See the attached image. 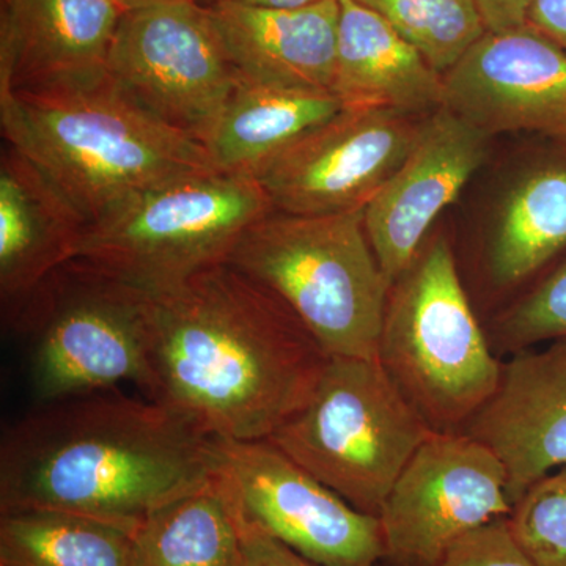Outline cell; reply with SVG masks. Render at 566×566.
<instances>
[{"mask_svg": "<svg viewBox=\"0 0 566 566\" xmlns=\"http://www.w3.org/2000/svg\"><path fill=\"white\" fill-rule=\"evenodd\" d=\"M329 356L274 296L230 263L156 297L151 400L221 441H264L296 415Z\"/></svg>", "mask_w": 566, "mask_h": 566, "instance_id": "obj_1", "label": "cell"}, {"mask_svg": "<svg viewBox=\"0 0 566 566\" xmlns=\"http://www.w3.org/2000/svg\"><path fill=\"white\" fill-rule=\"evenodd\" d=\"M219 442L158 400L99 392L43 405L3 436L0 512L54 510L136 532L216 474Z\"/></svg>", "mask_w": 566, "mask_h": 566, "instance_id": "obj_2", "label": "cell"}, {"mask_svg": "<svg viewBox=\"0 0 566 566\" xmlns=\"http://www.w3.org/2000/svg\"><path fill=\"white\" fill-rule=\"evenodd\" d=\"M0 125L91 222L156 182L218 169L203 144L142 109L109 74L0 92Z\"/></svg>", "mask_w": 566, "mask_h": 566, "instance_id": "obj_3", "label": "cell"}, {"mask_svg": "<svg viewBox=\"0 0 566 566\" xmlns=\"http://www.w3.org/2000/svg\"><path fill=\"white\" fill-rule=\"evenodd\" d=\"M364 211H271L245 230L227 260L273 293L329 357L378 359L390 285Z\"/></svg>", "mask_w": 566, "mask_h": 566, "instance_id": "obj_4", "label": "cell"}, {"mask_svg": "<svg viewBox=\"0 0 566 566\" xmlns=\"http://www.w3.org/2000/svg\"><path fill=\"white\" fill-rule=\"evenodd\" d=\"M271 211L252 175L186 174L148 186L93 219L76 259L159 297L227 263L245 230Z\"/></svg>", "mask_w": 566, "mask_h": 566, "instance_id": "obj_5", "label": "cell"}, {"mask_svg": "<svg viewBox=\"0 0 566 566\" xmlns=\"http://www.w3.org/2000/svg\"><path fill=\"white\" fill-rule=\"evenodd\" d=\"M378 360L434 431H464L497 392L504 364L476 322L446 238L423 244L390 286Z\"/></svg>", "mask_w": 566, "mask_h": 566, "instance_id": "obj_6", "label": "cell"}, {"mask_svg": "<svg viewBox=\"0 0 566 566\" xmlns=\"http://www.w3.org/2000/svg\"><path fill=\"white\" fill-rule=\"evenodd\" d=\"M156 297L76 259L48 279L10 329L28 337L41 405L134 382L150 392Z\"/></svg>", "mask_w": 566, "mask_h": 566, "instance_id": "obj_7", "label": "cell"}, {"mask_svg": "<svg viewBox=\"0 0 566 566\" xmlns=\"http://www.w3.org/2000/svg\"><path fill=\"white\" fill-rule=\"evenodd\" d=\"M433 431L378 359L329 357L307 403L266 441L354 509L379 517Z\"/></svg>", "mask_w": 566, "mask_h": 566, "instance_id": "obj_8", "label": "cell"}, {"mask_svg": "<svg viewBox=\"0 0 566 566\" xmlns=\"http://www.w3.org/2000/svg\"><path fill=\"white\" fill-rule=\"evenodd\" d=\"M107 74L132 102L207 147L237 82L210 10L148 0L122 18Z\"/></svg>", "mask_w": 566, "mask_h": 566, "instance_id": "obj_9", "label": "cell"}, {"mask_svg": "<svg viewBox=\"0 0 566 566\" xmlns=\"http://www.w3.org/2000/svg\"><path fill=\"white\" fill-rule=\"evenodd\" d=\"M216 476L245 527L316 565L386 560L381 520L354 509L266 439L219 442Z\"/></svg>", "mask_w": 566, "mask_h": 566, "instance_id": "obj_10", "label": "cell"}, {"mask_svg": "<svg viewBox=\"0 0 566 566\" xmlns=\"http://www.w3.org/2000/svg\"><path fill=\"white\" fill-rule=\"evenodd\" d=\"M501 458L464 431H433L387 495L386 560L436 566L465 535L512 512Z\"/></svg>", "mask_w": 566, "mask_h": 566, "instance_id": "obj_11", "label": "cell"}, {"mask_svg": "<svg viewBox=\"0 0 566 566\" xmlns=\"http://www.w3.org/2000/svg\"><path fill=\"white\" fill-rule=\"evenodd\" d=\"M424 117L344 107L256 175L275 211L338 214L367 207L405 161Z\"/></svg>", "mask_w": 566, "mask_h": 566, "instance_id": "obj_12", "label": "cell"}, {"mask_svg": "<svg viewBox=\"0 0 566 566\" xmlns=\"http://www.w3.org/2000/svg\"><path fill=\"white\" fill-rule=\"evenodd\" d=\"M444 87V106L490 136L527 132L566 145V52L528 24L488 31Z\"/></svg>", "mask_w": 566, "mask_h": 566, "instance_id": "obj_13", "label": "cell"}, {"mask_svg": "<svg viewBox=\"0 0 566 566\" xmlns=\"http://www.w3.org/2000/svg\"><path fill=\"white\" fill-rule=\"evenodd\" d=\"M490 134L449 107L420 123L411 150L365 207V230L387 282L411 266L428 230L485 161Z\"/></svg>", "mask_w": 566, "mask_h": 566, "instance_id": "obj_14", "label": "cell"}, {"mask_svg": "<svg viewBox=\"0 0 566 566\" xmlns=\"http://www.w3.org/2000/svg\"><path fill=\"white\" fill-rule=\"evenodd\" d=\"M128 0H2L0 92L96 80Z\"/></svg>", "mask_w": 566, "mask_h": 566, "instance_id": "obj_15", "label": "cell"}, {"mask_svg": "<svg viewBox=\"0 0 566 566\" xmlns=\"http://www.w3.org/2000/svg\"><path fill=\"white\" fill-rule=\"evenodd\" d=\"M464 433L501 458L512 506L532 483L566 465V338L504 364L497 392Z\"/></svg>", "mask_w": 566, "mask_h": 566, "instance_id": "obj_16", "label": "cell"}, {"mask_svg": "<svg viewBox=\"0 0 566 566\" xmlns=\"http://www.w3.org/2000/svg\"><path fill=\"white\" fill-rule=\"evenodd\" d=\"M88 221L70 197L17 148L0 159V300L13 324L48 279L76 260Z\"/></svg>", "mask_w": 566, "mask_h": 566, "instance_id": "obj_17", "label": "cell"}, {"mask_svg": "<svg viewBox=\"0 0 566 566\" xmlns=\"http://www.w3.org/2000/svg\"><path fill=\"white\" fill-rule=\"evenodd\" d=\"M207 9L238 77L286 91L333 93L338 0L296 9L233 2Z\"/></svg>", "mask_w": 566, "mask_h": 566, "instance_id": "obj_18", "label": "cell"}, {"mask_svg": "<svg viewBox=\"0 0 566 566\" xmlns=\"http://www.w3.org/2000/svg\"><path fill=\"white\" fill-rule=\"evenodd\" d=\"M333 95L344 107H376L427 117L444 106V76L381 17L338 0Z\"/></svg>", "mask_w": 566, "mask_h": 566, "instance_id": "obj_19", "label": "cell"}, {"mask_svg": "<svg viewBox=\"0 0 566 566\" xmlns=\"http://www.w3.org/2000/svg\"><path fill=\"white\" fill-rule=\"evenodd\" d=\"M342 109L333 93L286 91L237 76L207 148L222 172L256 178L297 137Z\"/></svg>", "mask_w": 566, "mask_h": 566, "instance_id": "obj_20", "label": "cell"}, {"mask_svg": "<svg viewBox=\"0 0 566 566\" xmlns=\"http://www.w3.org/2000/svg\"><path fill=\"white\" fill-rule=\"evenodd\" d=\"M244 558L243 523L216 474L134 532V566H244Z\"/></svg>", "mask_w": 566, "mask_h": 566, "instance_id": "obj_21", "label": "cell"}, {"mask_svg": "<svg viewBox=\"0 0 566 566\" xmlns=\"http://www.w3.org/2000/svg\"><path fill=\"white\" fill-rule=\"evenodd\" d=\"M566 251V148L532 169L510 193L490 249L491 279L517 285Z\"/></svg>", "mask_w": 566, "mask_h": 566, "instance_id": "obj_22", "label": "cell"}, {"mask_svg": "<svg viewBox=\"0 0 566 566\" xmlns=\"http://www.w3.org/2000/svg\"><path fill=\"white\" fill-rule=\"evenodd\" d=\"M0 566H134V532L54 512H0Z\"/></svg>", "mask_w": 566, "mask_h": 566, "instance_id": "obj_23", "label": "cell"}, {"mask_svg": "<svg viewBox=\"0 0 566 566\" xmlns=\"http://www.w3.org/2000/svg\"><path fill=\"white\" fill-rule=\"evenodd\" d=\"M375 11L442 76L488 32L475 0H356Z\"/></svg>", "mask_w": 566, "mask_h": 566, "instance_id": "obj_24", "label": "cell"}, {"mask_svg": "<svg viewBox=\"0 0 566 566\" xmlns=\"http://www.w3.org/2000/svg\"><path fill=\"white\" fill-rule=\"evenodd\" d=\"M510 535L535 566H566V465L536 480L506 516Z\"/></svg>", "mask_w": 566, "mask_h": 566, "instance_id": "obj_25", "label": "cell"}, {"mask_svg": "<svg viewBox=\"0 0 566 566\" xmlns=\"http://www.w3.org/2000/svg\"><path fill=\"white\" fill-rule=\"evenodd\" d=\"M566 338V259L495 319L493 340L506 353Z\"/></svg>", "mask_w": 566, "mask_h": 566, "instance_id": "obj_26", "label": "cell"}, {"mask_svg": "<svg viewBox=\"0 0 566 566\" xmlns=\"http://www.w3.org/2000/svg\"><path fill=\"white\" fill-rule=\"evenodd\" d=\"M436 566H535L510 535L506 517L461 538Z\"/></svg>", "mask_w": 566, "mask_h": 566, "instance_id": "obj_27", "label": "cell"}, {"mask_svg": "<svg viewBox=\"0 0 566 566\" xmlns=\"http://www.w3.org/2000/svg\"><path fill=\"white\" fill-rule=\"evenodd\" d=\"M244 527L245 558L244 566H319L314 562L294 553L289 546L253 531L251 527Z\"/></svg>", "mask_w": 566, "mask_h": 566, "instance_id": "obj_28", "label": "cell"}, {"mask_svg": "<svg viewBox=\"0 0 566 566\" xmlns=\"http://www.w3.org/2000/svg\"><path fill=\"white\" fill-rule=\"evenodd\" d=\"M486 29L505 32L527 24V14L535 0H475Z\"/></svg>", "mask_w": 566, "mask_h": 566, "instance_id": "obj_29", "label": "cell"}, {"mask_svg": "<svg viewBox=\"0 0 566 566\" xmlns=\"http://www.w3.org/2000/svg\"><path fill=\"white\" fill-rule=\"evenodd\" d=\"M527 24L566 52V0H535Z\"/></svg>", "mask_w": 566, "mask_h": 566, "instance_id": "obj_30", "label": "cell"}, {"mask_svg": "<svg viewBox=\"0 0 566 566\" xmlns=\"http://www.w3.org/2000/svg\"><path fill=\"white\" fill-rule=\"evenodd\" d=\"M200 6L211 7L214 3L233 2L241 6L260 7V9H296V7L311 6L318 0H197Z\"/></svg>", "mask_w": 566, "mask_h": 566, "instance_id": "obj_31", "label": "cell"}, {"mask_svg": "<svg viewBox=\"0 0 566 566\" xmlns=\"http://www.w3.org/2000/svg\"><path fill=\"white\" fill-rule=\"evenodd\" d=\"M132 6H139L142 2H148V0H128Z\"/></svg>", "mask_w": 566, "mask_h": 566, "instance_id": "obj_32", "label": "cell"}]
</instances>
